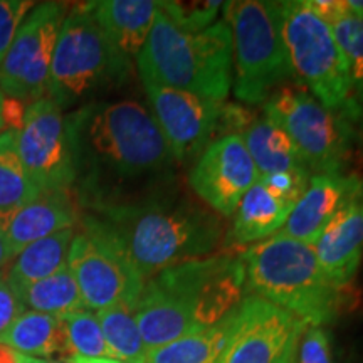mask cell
<instances>
[{
    "mask_svg": "<svg viewBox=\"0 0 363 363\" xmlns=\"http://www.w3.org/2000/svg\"><path fill=\"white\" fill-rule=\"evenodd\" d=\"M94 217L145 281L163 269L212 256L224 239L219 214L165 190L142 201L98 203Z\"/></svg>",
    "mask_w": 363,
    "mask_h": 363,
    "instance_id": "1",
    "label": "cell"
},
{
    "mask_svg": "<svg viewBox=\"0 0 363 363\" xmlns=\"http://www.w3.org/2000/svg\"><path fill=\"white\" fill-rule=\"evenodd\" d=\"M76 167L116 184L165 182L175 157L147 106L133 99L89 104L69 118Z\"/></svg>",
    "mask_w": 363,
    "mask_h": 363,
    "instance_id": "2",
    "label": "cell"
},
{
    "mask_svg": "<svg viewBox=\"0 0 363 363\" xmlns=\"http://www.w3.org/2000/svg\"><path fill=\"white\" fill-rule=\"evenodd\" d=\"M247 293L293 313L308 325L333 323L348 289L330 281L311 244L274 234L240 254Z\"/></svg>",
    "mask_w": 363,
    "mask_h": 363,
    "instance_id": "3",
    "label": "cell"
},
{
    "mask_svg": "<svg viewBox=\"0 0 363 363\" xmlns=\"http://www.w3.org/2000/svg\"><path fill=\"white\" fill-rule=\"evenodd\" d=\"M136 65L142 79L225 101L234 83L230 29L224 21H217L201 33H187L158 7Z\"/></svg>",
    "mask_w": 363,
    "mask_h": 363,
    "instance_id": "4",
    "label": "cell"
},
{
    "mask_svg": "<svg viewBox=\"0 0 363 363\" xmlns=\"http://www.w3.org/2000/svg\"><path fill=\"white\" fill-rule=\"evenodd\" d=\"M224 21L233 35L234 94L246 104H264L294 78L281 30L279 2H224Z\"/></svg>",
    "mask_w": 363,
    "mask_h": 363,
    "instance_id": "5",
    "label": "cell"
},
{
    "mask_svg": "<svg viewBox=\"0 0 363 363\" xmlns=\"http://www.w3.org/2000/svg\"><path fill=\"white\" fill-rule=\"evenodd\" d=\"M128 71V57L111 44L88 4H83L67 12L59 30L48 98L65 110L67 104L125 81Z\"/></svg>",
    "mask_w": 363,
    "mask_h": 363,
    "instance_id": "6",
    "label": "cell"
},
{
    "mask_svg": "<svg viewBox=\"0 0 363 363\" xmlns=\"http://www.w3.org/2000/svg\"><path fill=\"white\" fill-rule=\"evenodd\" d=\"M281 30L294 78L330 110L345 113L350 99L348 67L330 26L306 0L279 2Z\"/></svg>",
    "mask_w": 363,
    "mask_h": 363,
    "instance_id": "7",
    "label": "cell"
},
{
    "mask_svg": "<svg viewBox=\"0 0 363 363\" xmlns=\"http://www.w3.org/2000/svg\"><path fill=\"white\" fill-rule=\"evenodd\" d=\"M262 108L289 135L313 175L345 172L360 135L342 113L326 108L303 86H283Z\"/></svg>",
    "mask_w": 363,
    "mask_h": 363,
    "instance_id": "8",
    "label": "cell"
},
{
    "mask_svg": "<svg viewBox=\"0 0 363 363\" xmlns=\"http://www.w3.org/2000/svg\"><path fill=\"white\" fill-rule=\"evenodd\" d=\"M148 281L185 313L197 333L219 325L238 311L249 294L240 254H212L182 262Z\"/></svg>",
    "mask_w": 363,
    "mask_h": 363,
    "instance_id": "9",
    "label": "cell"
},
{
    "mask_svg": "<svg viewBox=\"0 0 363 363\" xmlns=\"http://www.w3.org/2000/svg\"><path fill=\"white\" fill-rule=\"evenodd\" d=\"M67 267L74 276L86 310L101 311L115 305H136L145 279L94 217L72 239Z\"/></svg>",
    "mask_w": 363,
    "mask_h": 363,
    "instance_id": "10",
    "label": "cell"
},
{
    "mask_svg": "<svg viewBox=\"0 0 363 363\" xmlns=\"http://www.w3.org/2000/svg\"><path fill=\"white\" fill-rule=\"evenodd\" d=\"M17 150L40 194L69 190L78 179L69 118L51 98L38 99L26 108L17 126Z\"/></svg>",
    "mask_w": 363,
    "mask_h": 363,
    "instance_id": "11",
    "label": "cell"
},
{
    "mask_svg": "<svg viewBox=\"0 0 363 363\" xmlns=\"http://www.w3.org/2000/svg\"><path fill=\"white\" fill-rule=\"evenodd\" d=\"M67 12L61 2L35 4L30 9L0 62L4 96L30 103L49 96L54 49Z\"/></svg>",
    "mask_w": 363,
    "mask_h": 363,
    "instance_id": "12",
    "label": "cell"
},
{
    "mask_svg": "<svg viewBox=\"0 0 363 363\" xmlns=\"http://www.w3.org/2000/svg\"><path fill=\"white\" fill-rule=\"evenodd\" d=\"M306 326L293 313L247 294L235 313L219 363H296Z\"/></svg>",
    "mask_w": 363,
    "mask_h": 363,
    "instance_id": "13",
    "label": "cell"
},
{
    "mask_svg": "<svg viewBox=\"0 0 363 363\" xmlns=\"http://www.w3.org/2000/svg\"><path fill=\"white\" fill-rule=\"evenodd\" d=\"M152 115L170 145L177 163L197 160L208 143L225 130V101L167 88L142 79Z\"/></svg>",
    "mask_w": 363,
    "mask_h": 363,
    "instance_id": "14",
    "label": "cell"
},
{
    "mask_svg": "<svg viewBox=\"0 0 363 363\" xmlns=\"http://www.w3.org/2000/svg\"><path fill=\"white\" fill-rule=\"evenodd\" d=\"M259 180L239 133L222 135L194 163L189 184L197 197L222 217H233L247 190Z\"/></svg>",
    "mask_w": 363,
    "mask_h": 363,
    "instance_id": "15",
    "label": "cell"
},
{
    "mask_svg": "<svg viewBox=\"0 0 363 363\" xmlns=\"http://www.w3.org/2000/svg\"><path fill=\"white\" fill-rule=\"evenodd\" d=\"M362 187L363 180L357 174L326 172L311 175L306 190L294 203L291 214L278 234L313 244L326 224L360 192Z\"/></svg>",
    "mask_w": 363,
    "mask_h": 363,
    "instance_id": "16",
    "label": "cell"
},
{
    "mask_svg": "<svg viewBox=\"0 0 363 363\" xmlns=\"http://www.w3.org/2000/svg\"><path fill=\"white\" fill-rule=\"evenodd\" d=\"M76 220L78 212L67 190L43 192L21 207L0 212V234L12 261L30 244L74 227Z\"/></svg>",
    "mask_w": 363,
    "mask_h": 363,
    "instance_id": "17",
    "label": "cell"
},
{
    "mask_svg": "<svg viewBox=\"0 0 363 363\" xmlns=\"http://www.w3.org/2000/svg\"><path fill=\"white\" fill-rule=\"evenodd\" d=\"M311 246L331 283L350 288L363 259V187L326 224Z\"/></svg>",
    "mask_w": 363,
    "mask_h": 363,
    "instance_id": "18",
    "label": "cell"
},
{
    "mask_svg": "<svg viewBox=\"0 0 363 363\" xmlns=\"http://www.w3.org/2000/svg\"><path fill=\"white\" fill-rule=\"evenodd\" d=\"M94 21L111 44L126 57H136L155 22V0H99L88 2Z\"/></svg>",
    "mask_w": 363,
    "mask_h": 363,
    "instance_id": "19",
    "label": "cell"
},
{
    "mask_svg": "<svg viewBox=\"0 0 363 363\" xmlns=\"http://www.w3.org/2000/svg\"><path fill=\"white\" fill-rule=\"evenodd\" d=\"M293 207L291 203L272 195L257 180L235 208L227 242L247 246L272 238L283 229Z\"/></svg>",
    "mask_w": 363,
    "mask_h": 363,
    "instance_id": "20",
    "label": "cell"
},
{
    "mask_svg": "<svg viewBox=\"0 0 363 363\" xmlns=\"http://www.w3.org/2000/svg\"><path fill=\"white\" fill-rule=\"evenodd\" d=\"M239 135L242 136L259 177L278 172L308 170L289 135L267 116L254 118Z\"/></svg>",
    "mask_w": 363,
    "mask_h": 363,
    "instance_id": "21",
    "label": "cell"
},
{
    "mask_svg": "<svg viewBox=\"0 0 363 363\" xmlns=\"http://www.w3.org/2000/svg\"><path fill=\"white\" fill-rule=\"evenodd\" d=\"M74 235V227H71L30 244L9 262L2 276L12 289H21L56 274L67 267V257Z\"/></svg>",
    "mask_w": 363,
    "mask_h": 363,
    "instance_id": "22",
    "label": "cell"
},
{
    "mask_svg": "<svg viewBox=\"0 0 363 363\" xmlns=\"http://www.w3.org/2000/svg\"><path fill=\"white\" fill-rule=\"evenodd\" d=\"M0 343L7 345L21 355L33 358L59 357L67 360L69 350L61 318L44 315V313L24 311L0 337Z\"/></svg>",
    "mask_w": 363,
    "mask_h": 363,
    "instance_id": "23",
    "label": "cell"
},
{
    "mask_svg": "<svg viewBox=\"0 0 363 363\" xmlns=\"http://www.w3.org/2000/svg\"><path fill=\"white\" fill-rule=\"evenodd\" d=\"M235 313L238 311L212 328L148 350L145 363H219L227 338L233 331Z\"/></svg>",
    "mask_w": 363,
    "mask_h": 363,
    "instance_id": "24",
    "label": "cell"
},
{
    "mask_svg": "<svg viewBox=\"0 0 363 363\" xmlns=\"http://www.w3.org/2000/svg\"><path fill=\"white\" fill-rule=\"evenodd\" d=\"M26 311L44 313L51 316H65L86 310L79 288L69 267H65L49 278L35 281L21 289H13Z\"/></svg>",
    "mask_w": 363,
    "mask_h": 363,
    "instance_id": "25",
    "label": "cell"
},
{
    "mask_svg": "<svg viewBox=\"0 0 363 363\" xmlns=\"http://www.w3.org/2000/svg\"><path fill=\"white\" fill-rule=\"evenodd\" d=\"M104 342L113 360L123 363L147 362V347L135 320L133 305H115L96 313Z\"/></svg>",
    "mask_w": 363,
    "mask_h": 363,
    "instance_id": "26",
    "label": "cell"
},
{
    "mask_svg": "<svg viewBox=\"0 0 363 363\" xmlns=\"http://www.w3.org/2000/svg\"><path fill=\"white\" fill-rule=\"evenodd\" d=\"M39 194L21 160L17 128H9L0 135V212L21 207Z\"/></svg>",
    "mask_w": 363,
    "mask_h": 363,
    "instance_id": "27",
    "label": "cell"
},
{
    "mask_svg": "<svg viewBox=\"0 0 363 363\" xmlns=\"http://www.w3.org/2000/svg\"><path fill=\"white\" fill-rule=\"evenodd\" d=\"M69 358H113L96 313L81 310L61 316Z\"/></svg>",
    "mask_w": 363,
    "mask_h": 363,
    "instance_id": "28",
    "label": "cell"
},
{
    "mask_svg": "<svg viewBox=\"0 0 363 363\" xmlns=\"http://www.w3.org/2000/svg\"><path fill=\"white\" fill-rule=\"evenodd\" d=\"M158 7L177 27L187 33H201L212 24H216L217 17L224 9V2L217 0H167L158 2Z\"/></svg>",
    "mask_w": 363,
    "mask_h": 363,
    "instance_id": "29",
    "label": "cell"
},
{
    "mask_svg": "<svg viewBox=\"0 0 363 363\" xmlns=\"http://www.w3.org/2000/svg\"><path fill=\"white\" fill-rule=\"evenodd\" d=\"M311 175L313 174H310L308 170L278 172V174L259 177V182L272 195L294 206L306 190Z\"/></svg>",
    "mask_w": 363,
    "mask_h": 363,
    "instance_id": "30",
    "label": "cell"
},
{
    "mask_svg": "<svg viewBox=\"0 0 363 363\" xmlns=\"http://www.w3.org/2000/svg\"><path fill=\"white\" fill-rule=\"evenodd\" d=\"M35 2L30 0H0V62L4 61L17 30Z\"/></svg>",
    "mask_w": 363,
    "mask_h": 363,
    "instance_id": "31",
    "label": "cell"
},
{
    "mask_svg": "<svg viewBox=\"0 0 363 363\" xmlns=\"http://www.w3.org/2000/svg\"><path fill=\"white\" fill-rule=\"evenodd\" d=\"M296 363H333L331 340L323 326H306L299 340Z\"/></svg>",
    "mask_w": 363,
    "mask_h": 363,
    "instance_id": "32",
    "label": "cell"
},
{
    "mask_svg": "<svg viewBox=\"0 0 363 363\" xmlns=\"http://www.w3.org/2000/svg\"><path fill=\"white\" fill-rule=\"evenodd\" d=\"M26 311L17 293L11 288L6 278L0 274V337L11 328L13 321Z\"/></svg>",
    "mask_w": 363,
    "mask_h": 363,
    "instance_id": "33",
    "label": "cell"
},
{
    "mask_svg": "<svg viewBox=\"0 0 363 363\" xmlns=\"http://www.w3.org/2000/svg\"><path fill=\"white\" fill-rule=\"evenodd\" d=\"M22 358H24V355H21L19 352L0 343V363H22Z\"/></svg>",
    "mask_w": 363,
    "mask_h": 363,
    "instance_id": "34",
    "label": "cell"
},
{
    "mask_svg": "<svg viewBox=\"0 0 363 363\" xmlns=\"http://www.w3.org/2000/svg\"><path fill=\"white\" fill-rule=\"evenodd\" d=\"M9 262H11V256H9L6 240H4L2 234H0V274H2V272L6 271V267L9 266Z\"/></svg>",
    "mask_w": 363,
    "mask_h": 363,
    "instance_id": "35",
    "label": "cell"
},
{
    "mask_svg": "<svg viewBox=\"0 0 363 363\" xmlns=\"http://www.w3.org/2000/svg\"><path fill=\"white\" fill-rule=\"evenodd\" d=\"M65 362L67 363H123V362L113 360V358H81V357L67 358Z\"/></svg>",
    "mask_w": 363,
    "mask_h": 363,
    "instance_id": "36",
    "label": "cell"
},
{
    "mask_svg": "<svg viewBox=\"0 0 363 363\" xmlns=\"http://www.w3.org/2000/svg\"><path fill=\"white\" fill-rule=\"evenodd\" d=\"M9 130L7 125V113H6V96L0 91V135H4Z\"/></svg>",
    "mask_w": 363,
    "mask_h": 363,
    "instance_id": "37",
    "label": "cell"
},
{
    "mask_svg": "<svg viewBox=\"0 0 363 363\" xmlns=\"http://www.w3.org/2000/svg\"><path fill=\"white\" fill-rule=\"evenodd\" d=\"M347 6L352 16L363 19V0H347Z\"/></svg>",
    "mask_w": 363,
    "mask_h": 363,
    "instance_id": "38",
    "label": "cell"
},
{
    "mask_svg": "<svg viewBox=\"0 0 363 363\" xmlns=\"http://www.w3.org/2000/svg\"><path fill=\"white\" fill-rule=\"evenodd\" d=\"M22 363H67L65 360H57V358H54V360H49V358H33V357H26L22 358Z\"/></svg>",
    "mask_w": 363,
    "mask_h": 363,
    "instance_id": "39",
    "label": "cell"
}]
</instances>
